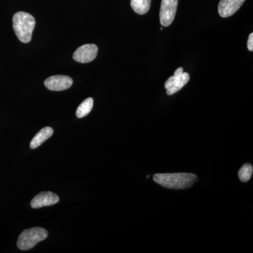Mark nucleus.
Segmentation results:
<instances>
[{
  "instance_id": "6e6552de",
  "label": "nucleus",
  "mask_w": 253,
  "mask_h": 253,
  "mask_svg": "<svg viewBox=\"0 0 253 253\" xmlns=\"http://www.w3.org/2000/svg\"><path fill=\"white\" fill-rule=\"evenodd\" d=\"M59 202V197L57 195L50 191H44L40 193L32 200L31 206L32 208L37 209L45 206H53Z\"/></svg>"
},
{
  "instance_id": "1a4fd4ad",
  "label": "nucleus",
  "mask_w": 253,
  "mask_h": 253,
  "mask_svg": "<svg viewBox=\"0 0 253 253\" xmlns=\"http://www.w3.org/2000/svg\"><path fill=\"white\" fill-rule=\"evenodd\" d=\"M245 0H220L218 12L222 18H227L235 14L244 4Z\"/></svg>"
},
{
  "instance_id": "9d476101",
  "label": "nucleus",
  "mask_w": 253,
  "mask_h": 253,
  "mask_svg": "<svg viewBox=\"0 0 253 253\" xmlns=\"http://www.w3.org/2000/svg\"><path fill=\"white\" fill-rule=\"evenodd\" d=\"M53 134H54V129L50 127V126H46V127L43 128L32 139L30 147L32 149L39 147L44 141L49 139L53 135Z\"/></svg>"
},
{
  "instance_id": "423d86ee",
  "label": "nucleus",
  "mask_w": 253,
  "mask_h": 253,
  "mask_svg": "<svg viewBox=\"0 0 253 253\" xmlns=\"http://www.w3.org/2000/svg\"><path fill=\"white\" fill-rule=\"evenodd\" d=\"M97 54V46L94 44H87L78 48L73 57L78 63H86L94 61Z\"/></svg>"
},
{
  "instance_id": "f257e3e1",
  "label": "nucleus",
  "mask_w": 253,
  "mask_h": 253,
  "mask_svg": "<svg viewBox=\"0 0 253 253\" xmlns=\"http://www.w3.org/2000/svg\"><path fill=\"white\" fill-rule=\"evenodd\" d=\"M154 181L159 185L169 189H186L194 185L198 176L193 173H166L154 174Z\"/></svg>"
},
{
  "instance_id": "f8f14e48",
  "label": "nucleus",
  "mask_w": 253,
  "mask_h": 253,
  "mask_svg": "<svg viewBox=\"0 0 253 253\" xmlns=\"http://www.w3.org/2000/svg\"><path fill=\"white\" fill-rule=\"evenodd\" d=\"M94 105V100L92 98H87L82 102V104L78 106L76 111V116L78 118H82L85 117L92 110Z\"/></svg>"
},
{
  "instance_id": "39448f33",
  "label": "nucleus",
  "mask_w": 253,
  "mask_h": 253,
  "mask_svg": "<svg viewBox=\"0 0 253 253\" xmlns=\"http://www.w3.org/2000/svg\"><path fill=\"white\" fill-rule=\"evenodd\" d=\"M178 0H162L160 10V21L165 27L170 26L175 18Z\"/></svg>"
},
{
  "instance_id": "f03ea898",
  "label": "nucleus",
  "mask_w": 253,
  "mask_h": 253,
  "mask_svg": "<svg viewBox=\"0 0 253 253\" xmlns=\"http://www.w3.org/2000/svg\"><path fill=\"white\" fill-rule=\"evenodd\" d=\"M13 28L18 40L23 43L31 41L32 35L36 27L35 18L28 13L19 11L13 17Z\"/></svg>"
},
{
  "instance_id": "20e7f679",
  "label": "nucleus",
  "mask_w": 253,
  "mask_h": 253,
  "mask_svg": "<svg viewBox=\"0 0 253 253\" xmlns=\"http://www.w3.org/2000/svg\"><path fill=\"white\" fill-rule=\"evenodd\" d=\"M189 73H184L182 67L177 68L174 72V76L168 78V81L165 83L167 94L172 95L181 90L189 83Z\"/></svg>"
},
{
  "instance_id": "ddd939ff",
  "label": "nucleus",
  "mask_w": 253,
  "mask_h": 253,
  "mask_svg": "<svg viewBox=\"0 0 253 253\" xmlns=\"http://www.w3.org/2000/svg\"><path fill=\"white\" fill-rule=\"evenodd\" d=\"M253 172V166L251 164H245L239 169V177L242 182H248L251 179Z\"/></svg>"
},
{
  "instance_id": "0eeeda50",
  "label": "nucleus",
  "mask_w": 253,
  "mask_h": 253,
  "mask_svg": "<svg viewBox=\"0 0 253 253\" xmlns=\"http://www.w3.org/2000/svg\"><path fill=\"white\" fill-rule=\"evenodd\" d=\"M72 78L67 76H54L48 78L44 81V85L51 91H63L72 86Z\"/></svg>"
},
{
  "instance_id": "7ed1b4c3",
  "label": "nucleus",
  "mask_w": 253,
  "mask_h": 253,
  "mask_svg": "<svg viewBox=\"0 0 253 253\" xmlns=\"http://www.w3.org/2000/svg\"><path fill=\"white\" fill-rule=\"evenodd\" d=\"M48 236L46 229L42 227H33L26 229L18 237L17 246L21 251L33 249L38 243L44 241Z\"/></svg>"
},
{
  "instance_id": "9b49d317",
  "label": "nucleus",
  "mask_w": 253,
  "mask_h": 253,
  "mask_svg": "<svg viewBox=\"0 0 253 253\" xmlns=\"http://www.w3.org/2000/svg\"><path fill=\"white\" fill-rule=\"evenodd\" d=\"M151 0H131L132 9L139 15L146 14L151 7Z\"/></svg>"
},
{
  "instance_id": "4468645a",
  "label": "nucleus",
  "mask_w": 253,
  "mask_h": 253,
  "mask_svg": "<svg viewBox=\"0 0 253 253\" xmlns=\"http://www.w3.org/2000/svg\"><path fill=\"white\" fill-rule=\"evenodd\" d=\"M248 49L249 51H253V33H251L249 36V41H248Z\"/></svg>"
}]
</instances>
